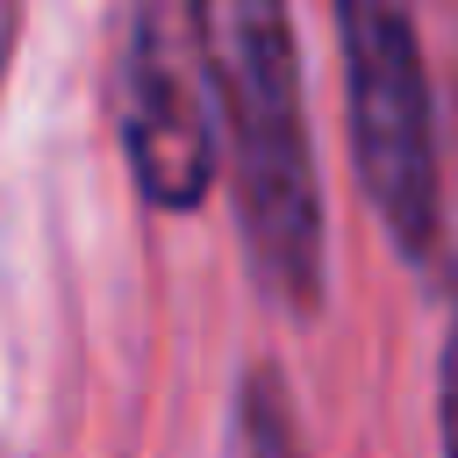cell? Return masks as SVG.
I'll return each mask as SVG.
<instances>
[{
  "mask_svg": "<svg viewBox=\"0 0 458 458\" xmlns=\"http://www.w3.org/2000/svg\"><path fill=\"white\" fill-rule=\"evenodd\" d=\"M444 444L458 451V322H451V351H444Z\"/></svg>",
  "mask_w": 458,
  "mask_h": 458,
  "instance_id": "obj_4",
  "label": "cell"
},
{
  "mask_svg": "<svg viewBox=\"0 0 458 458\" xmlns=\"http://www.w3.org/2000/svg\"><path fill=\"white\" fill-rule=\"evenodd\" d=\"M14 29H21V0H0V79H7V57H14Z\"/></svg>",
  "mask_w": 458,
  "mask_h": 458,
  "instance_id": "obj_5",
  "label": "cell"
},
{
  "mask_svg": "<svg viewBox=\"0 0 458 458\" xmlns=\"http://www.w3.org/2000/svg\"><path fill=\"white\" fill-rule=\"evenodd\" d=\"M193 36L229 143L236 215L250 272L279 308H315L322 293V193L301 114V64L286 0H193Z\"/></svg>",
  "mask_w": 458,
  "mask_h": 458,
  "instance_id": "obj_1",
  "label": "cell"
},
{
  "mask_svg": "<svg viewBox=\"0 0 458 458\" xmlns=\"http://www.w3.org/2000/svg\"><path fill=\"white\" fill-rule=\"evenodd\" d=\"M344 72H351V143L358 179L386 236L422 258L437 229V150H429V86L415 50L408 0H336Z\"/></svg>",
  "mask_w": 458,
  "mask_h": 458,
  "instance_id": "obj_2",
  "label": "cell"
},
{
  "mask_svg": "<svg viewBox=\"0 0 458 458\" xmlns=\"http://www.w3.org/2000/svg\"><path fill=\"white\" fill-rule=\"evenodd\" d=\"M114 129L129 150V172L143 200L157 208H200L215 179V93L200 64L193 14L179 21L165 0H136L114 50Z\"/></svg>",
  "mask_w": 458,
  "mask_h": 458,
  "instance_id": "obj_3",
  "label": "cell"
}]
</instances>
